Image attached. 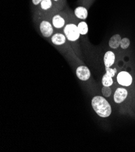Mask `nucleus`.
Returning <instances> with one entry per match:
<instances>
[{
	"label": "nucleus",
	"mask_w": 135,
	"mask_h": 152,
	"mask_svg": "<svg viewBox=\"0 0 135 152\" xmlns=\"http://www.w3.org/2000/svg\"><path fill=\"white\" fill-rule=\"evenodd\" d=\"M40 31L44 37H49L52 35L53 29L49 21H43L40 24Z\"/></svg>",
	"instance_id": "20e7f679"
},
{
	"label": "nucleus",
	"mask_w": 135,
	"mask_h": 152,
	"mask_svg": "<svg viewBox=\"0 0 135 152\" xmlns=\"http://www.w3.org/2000/svg\"><path fill=\"white\" fill-rule=\"evenodd\" d=\"M121 37L119 35L116 34L112 37L109 41V46L112 49H117L121 44Z\"/></svg>",
	"instance_id": "1a4fd4ad"
},
{
	"label": "nucleus",
	"mask_w": 135,
	"mask_h": 152,
	"mask_svg": "<svg viewBox=\"0 0 135 152\" xmlns=\"http://www.w3.org/2000/svg\"><path fill=\"white\" fill-rule=\"evenodd\" d=\"M51 39L52 42L54 44L60 45L66 42V38L64 35L61 34H56L52 36Z\"/></svg>",
	"instance_id": "9d476101"
},
{
	"label": "nucleus",
	"mask_w": 135,
	"mask_h": 152,
	"mask_svg": "<svg viewBox=\"0 0 135 152\" xmlns=\"http://www.w3.org/2000/svg\"><path fill=\"white\" fill-rule=\"evenodd\" d=\"M92 105L95 112L100 117L107 118L112 113V108L110 104L102 96H95L92 100Z\"/></svg>",
	"instance_id": "f257e3e1"
},
{
	"label": "nucleus",
	"mask_w": 135,
	"mask_h": 152,
	"mask_svg": "<svg viewBox=\"0 0 135 152\" xmlns=\"http://www.w3.org/2000/svg\"><path fill=\"white\" fill-rule=\"evenodd\" d=\"M53 1H58V0H53Z\"/></svg>",
	"instance_id": "6ab92c4d"
},
{
	"label": "nucleus",
	"mask_w": 135,
	"mask_h": 152,
	"mask_svg": "<svg viewBox=\"0 0 135 152\" xmlns=\"http://www.w3.org/2000/svg\"><path fill=\"white\" fill-rule=\"evenodd\" d=\"M64 32L67 39L70 41H77L81 35L78 28V26L73 24H69L66 25L64 29Z\"/></svg>",
	"instance_id": "f03ea898"
},
{
	"label": "nucleus",
	"mask_w": 135,
	"mask_h": 152,
	"mask_svg": "<svg viewBox=\"0 0 135 152\" xmlns=\"http://www.w3.org/2000/svg\"><path fill=\"white\" fill-rule=\"evenodd\" d=\"M52 6L51 0H42L41 2V7L43 10H47L50 9Z\"/></svg>",
	"instance_id": "4468645a"
},
{
	"label": "nucleus",
	"mask_w": 135,
	"mask_h": 152,
	"mask_svg": "<svg viewBox=\"0 0 135 152\" xmlns=\"http://www.w3.org/2000/svg\"><path fill=\"white\" fill-rule=\"evenodd\" d=\"M42 1V0H32V3L35 5H38L39 3H41V2Z\"/></svg>",
	"instance_id": "a211bd4d"
},
{
	"label": "nucleus",
	"mask_w": 135,
	"mask_h": 152,
	"mask_svg": "<svg viewBox=\"0 0 135 152\" xmlns=\"http://www.w3.org/2000/svg\"><path fill=\"white\" fill-rule=\"evenodd\" d=\"M102 94L105 97H110L112 94V90L110 87L104 86L102 88Z\"/></svg>",
	"instance_id": "2eb2a0df"
},
{
	"label": "nucleus",
	"mask_w": 135,
	"mask_h": 152,
	"mask_svg": "<svg viewBox=\"0 0 135 152\" xmlns=\"http://www.w3.org/2000/svg\"><path fill=\"white\" fill-rule=\"evenodd\" d=\"M113 83L112 78L110 76H109L107 74H105L102 79V84L104 86L106 87H110Z\"/></svg>",
	"instance_id": "f8f14e48"
},
{
	"label": "nucleus",
	"mask_w": 135,
	"mask_h": 152,
	"mask_svg": "<svg viewBox=\"0 0 135 152\" xmlns=\"http://www.w3.org/2000/svg\"><path fill=\"white\" fill-rule=\"evenodd\" d=\"M130 44V39H128L127 38H124L121 39V44H120V45H121V48L122 49H126L129 47Z\"/></svg>",
	"instance_id": "dca6fc26"
},
{
	"label": "nucleus",
	"mask_w": 135,
	"mask_h": 152,
	"mask_svg": "<svg viewBox=\"0 0 135 152\" xmlns=\"http://www.w3.org/2000/svg\"><path fill=\"white\" fill-rule=\"evenodd\" d=\"M52 24L55 27L57 28H59L64 26L65 24V20L63 17L60 16V15H56L53 18Z\"/></svg>",
	"instance_id": "9b49d317"
},
{
	"label": "nucleus",
	"mask_w": 135,
	"mask_h": 152,
	"mask_svg": "<svg viewBox=\"0 0 135 152\" xmlns=\"http://www.w3.org/2000/svg\"><path fill=\"white\" fill-rule=\"evenodd\" d=\"M78 28L81 35H86L88 32V26L84 21H82L78 24Z\"/></svg>",
	"instance_id": "ddd939ff"
},
{
	"label": "nucleus",
	"mask_w": 135,
	"mask_h": 152,
	"mask_svg": "<svg viewBox=\"0 0 135 152\" xmlns=\"http://www.w3.org/2000/svg\"><path fill=\"white\" fill-rule=\"evenodd\" d=\"M115 61V53L112 51H108L104 55V62L106 67H110L113 65Z\"/></svg>",
	"instance_id": "0eeeda50"
},
{
	"label": "nucleus",
	"mask_w": 135,
	"mask_h": 152,
	"mask_svg": "<svg viewBox=\"0 0 135 152\" xmlns=\"http://www.w3.org/2000/svg\"><path fill=\"white\" fill-rule=\"evenodd\" d=\"M74 14L76 17L81 20H85L88 16V12L86 8L80 6L78 7L74 10Z\"/></svg>",
	"instance_id": "6e6552de"
},
{
	"label": "nucleus",
	"mask_w": 135,
	"mask_h": 152,
	"mask_svg": "<svg viewBox=\"0 0 135 152\" xmlns=\"http://www.w3.org/2000/svg\"><path fill=\"white\" fill-rule=\"evenodd\" d=\"M117 83L124 86H130L132 83V77L127 72H120L117 77Z\"/></svg>",
	"instance_id": "7ed1b4c3"
},
{
	"label": "nucleus",
	"mask_w": 135,
	"mask_h": 152,
	"mask_svg": "<svg viewBox=\"0 0 135 152\" xmlns=\"http://www.w3.org/2000/svg\"><path fill=\"white\" fill-rule=\"evenodd\" d=\"M76 73L78 78L82 81H87L90 77V72L85 66H80L77 68Z\"/></svg>",
	"instance_id": "423d86ee"
},
{
	"label": "nucleus",
	"mask_w": 135,
	"mask_h": 152,
	"mask_svg": "<svg viewBox=\"0 0 135 152\" xmlns=\"http://www.w3.org/2000/svg\"><path fill=\"white\" fill-rule=\"evenodd\" d=\"M106 74H107L112 78L115 77V75L117 72L116 69H111L110 67H106Z\"/></svg>",
	"instance_id": "f3484780"
},
{
	"label": "nucleus",
	"mask_w": 135,
	"mask_h": 152,
	"mask_svg": "<svg viewBox=\"0 0 135 152\" xmlns=\"http://www.w3.org/2000/svg\"><path fill=\"white\" fill-rule=\"evenodd\" d=\"M128 95L127 90L124 88H118L114 94V101L116 103L123 102L127 98Z\"/></svg>",
	"instance_id": "39448f33"
}]
</instances>
